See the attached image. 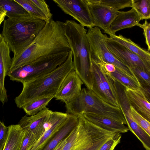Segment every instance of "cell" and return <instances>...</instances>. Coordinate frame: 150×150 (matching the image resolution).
<instances>
[{
  "label": "cell",
  "mask_w": 150,
  "mask_h": 150,
  "mask_svg": "<svg viewBox=\"0 0 150 150\" xmlns=\"http://www.w3.org/2000/svg\"><path fill=\"white\" fill-rule=\"evenodd\" d=\"M77 132L72 150H99L115 133L103 129L78 116Z\"/></svg>",
  "instance_id": "7"
},
{
  "label": "cell",
  "mask_w": 150,
  "mask_h": 150,
  "mask_svg": "<svg viewBox=\"0 0 150 150\" xmlns=\"http://www.w3.org/2000/svg\"><path fill=\"white\" fill-rule=\"evenodd\" d=\"M132 5L141 20L150 18V0H132Z\"/></svg>",
  "instance_id": "26"
},
{
  "label": "cell",
  "mask_w": 150,
  "mask_h": 150,
  "mask_svg": "<svg viewBox=\"0 0 150 150\" xmlns=\"http://www.w3.org/2000/svg\"><path fill=\"white\" fill-rule=\"evenodd\" d=\"M108 73L113 80L118 82L127 88L133 90L139 88L140 85L138 82L129 77L116 67L114 71Z\"/></svg>",
  "instance_id": "25"
},
{
  "label": "cell",
  "mask_w": 150,
  "mask_h": 150,
  "mask_svg": "<svg viewBox=\"0 0 150 150\" xmlns=\"http://www.w3.org/2000/svg\"><path fill=\"white\" fill-rule=\"evenodd\" d=\"M78 121V116L69 114L64 125L41 150H52L62 140L66 137L77 125Z\"/></svg>",
  "instance_id": "20"
},
{
  "label": "cell",
  "mask_w": 150,
  "mask_h": 150,
  "mask_svg": "<svg viewBox=\"0 0 150 150\" xmlns=\"http://www.w3.org/2000/svg\"><path fill=\"white\" fill-rule=\"evenodd\" d=\"M77 128L78 125L67 137V142L62 150H72L77 136Z\"/></svg>",
  "instance_id": "34"
},
{
  "label": "cell",
  "mask_w": 150,
  "mask_h": 150,
  "mask_svg": "<svg viewBox=\"0 0 150 150\" xmlns=\"http://www.w3.org/2000/svg\"><path fill=\"white\" fill-rule=\"evenodd\" d=\"M15 1L20 4L31 16L44 20L46 23L49 21L44 14L34 4L32 0Z\"/></svg>",
  "instance_id": "27"
},
{
  "label": "cell",
  "mask_w": 150,
  "mask_h": 150,
  "mask_svg": "<svg viewBox=\"0 0 150 150\" xmlns=\"http://www.w3.org/2000/svg\"><path fill=\"white\" fill-rule=\"evenodd\" d=\"M54 96L39 98L26 104L22 108L28 116L37 114L46 107Z\"/></svg>",
  "instance_id": "24"
},
{
  "label": "cell",
  "mask_w": 150,
  "mask_h": 150,
  "mask_svg": "<svg viewBox=\"0 0 150 150\" xmlns=\"http://www.w3.org/2000/svg\"><path fill=\"white\" fill-rule=\"evenodd\" d=\"M8 127L2 122H0V150H3L7 139Z\"/></svg>",
  "instance_id": "35"
},
{
  "label": "cell",
  "mask_w": 150,
  "mask_h": 150,
  "mask_svg": "<svg viewBox=\"0 0 150 150\" xmlns=\"http://www.w3.org/2000/svg\"><path fill=\"white\" fill-rule=\"evenodd\" d=\"M46 23L45 21L30 15L4 21L1 34L13 53L12 59L19 56L32 42Z\"/></svg>",
  "instance_id": "3"
},
{
  "label": "cell",
  "mask_w": 150,
  "mask_h": 150,
  "mask_svg": "<svg viewBox=\"0 0 150 150\" xmlns=\"http://www.w3.org/2000/svg\"><path fill=\"white\" fill-rule=\"evenodd\" d=\"M61 9L88 29L95 26L86 0H53Z\"/></svg>",
  "instance_id": "9"
},
{
  "label": "cell",
  "mask_w": 150,
  "mask_h": 150,
  "mask_svg": "<svg viewBox=\"0 0 150 150\" xmlns=\"http://www.w3.org/2000/svg\"><path fill=\"white\" fill-rule=\"evenodd\" d=\"M71 50L64 22L52 18L46 23L32 42L18 57L12 59L9 72L36 60Z\"/></svg>",
  "instance_id": "1"
},
{
  "label": "cell",
  "mask_w": 150,
  "mask_h": 150,
  "mask_svg": "<svg viewBox=\"0 0 150 150\" xmlns=\"http://www.w3.org/2000/svg\"><path fill=\"white\" fill-rule=\"evenodd\" d=\"M46 16L48 21L52 18V14L51 12L48 5L44 0H32Z\"/></svg>",
  "instance_id": "33"
},
{
  "label": "cell",
  "mask_w": 150,
  "mask_h": 150,
  "mask_svg": "<svg viewBox=\"0 0 150 150\" xmlns=\"http://www.w3.org/2000/svg\"><path fill=\"white\" fill-rule=\"evenodd\" d=\"M95 27L109 35V30L118 13L112 8L101 3L100 0H86Z\"/></svg>",
  "instance_id": "11"
},
{
  "label": "cell",
  "mask_w": 150,
  "mask_h": 150,
  "mask_svg": "<svg viewBox=\"0 0 150 150\" xmlns=\"http://www.w3.org/2000/svg\"><path fill=\"white\" fill-rule=\"evenodd\" d=\"M127 95L130 106L141 116L150 122V103L139 88L133 90L126 88Z\"/></svg>",
  "instance_id": "16"
},
{
  "label": "cell",
  "mask_w": 150,
  "mask_h": 150,
  "mask_svg": "<svg viewBox=\"0 0 150 150\" xmlns=\"http://www.w3.org/2000/svg\"><path fill=\"white\" fill-rule=\"evenodd\" d=\"M69 114L52 111L45 124L44 133L30 150H41L65 124Z\"/></svg>",
  "instance_id": "12"
},
{
  "label": "cell",
  "mask_w": 150,
  "mask_h": 150,
  "mask_svg": "<svg viewBox=\"0 0 150 150\" xmlns=\"http://www.w3.org/2000/svg\"><path fill=\"white\" fill-rule=\"evenodd\" d=\"M83 84L77 74L73 69L63 80L54 98L65 104L80 93Z\"/></svg>",
  "instance_id": "13"
},
{
  "label": "cell",
  "mask_w": 150,
  "mask_h": 150,
  "mask_svg": "<svg viewBox=\"0 0 150 150\" xmlns=\"http://www.w3.org/2000/svg\"><path fill=\"white\" fill-rule=\"evenodd\" d=\"M25 132L21 150H30L37 142L35 136L32 133Z\"/></svg>",
  "instance_id": "32"
},
{
  "label": "cell",
  "mask_w": 150,
  "mask_h": 150,
  "mask_svg": "<svg viewBox=\"0 0 150 150\" xmlns=\"http://www.w3.org/2000/svg\"><path fill=\"white\" fill-rule=\"evenodd\" d=\"M121 137L120 133H115L105 143L99 150H114L120 142Z\"/></svg>",
  "instance_id": "31"
},
{
  "label": "cell",
  "mask_w": 150,
  "mask_h": 150,
  "mask_svg": "<svg viewBox=\"0 0 150 150\" xmlns=\"http://www.w3.org/2000/svg\"><path fill=\"white\" fill-rule=\"evenodd\" d=\"M73 54L70 51L66 61L50 73L22 83V91L14 99L17 107L22 108L28 103L35 100L56 95L63 80L74 69Z\"/></svg>",
  "instance_id": "2"
},
{
  "label": "cell",
  "mask_w": 150,
  "mask_h": 150,
  "mask_svg": "<svg viewBox=\"0 0 150 150\" xmlns=\"http://www.w3.org/2000/svg\"><path fill=\"white\" fill-rule=\"evenodd\" d=\"M52 111L46 107L35 115L23 116L18 124L25 131L32 133L37 141L45 131V124Z\"/></svg>",
  "instance_id": "14"
},
{
  "label": "cell",
  "mask_w": 150,
  "mask_h": 150,
  "mask_svg": "<svg viewBox=\"0 0 150 150\" xmlns=\"http://www.w3.org/2000/svg\"><path fill=\"white\" fill-rule=\"evenodd\" d=\"M130 108L132 117L135 121L150 137V122L139 115L132 107L131 106Z\"/></svg>",
  "instance_id": "30"
},
{
  "label": "cell",
  "mask_w": 150,
  "mask_h": 150,
  "mask_svg": "<svg viewBox=\"0 0 150 150\" xmlns=\"http://www.w3.org/2000/svg\"><path fill=\"white\" fill-rule=\"evenodd\" d=\"M27 11L15 0H0V24L8 18L18 17L29 16Z\"/></svg>",
  "instance_id": "18"
},
{
  "label": "cell",
  "mask_w": 150,
  "mask_h": 150,
  "mask_svg": "<svg viewBox=\"0 0 150 150\" xmlns=\"http://www.w3.org/2000/svg\"><path fill=\"white\" fill-rule=\"evenodd\" d=\"M69 52H62L39 59L9 73L10 80L22 83L46 75L55 69L67 59Z\"/></svg>",
  "instance_id": "6"
},
{
  "label": "cell",
  "mask_w": 150,
  "mask_h": 150,
  "mask_svg": "<svg viewBox=\"0 0 150 150\" xmlns=\"http://www.w3.org/2000/svg\"><path fill=\"white\" fill-rule=\"evenodd\" d=\"M67 137L62 140L52 150H62L67 142Z\"/></svg>",
  "instance_id": "38"
},
{
  "label": "cell",
  "mask_w": 150,
  "mask_h": 150,
  "mask_svg": "<svg viewBox=\"0 0 150 150\" xmlns=\"http://www.w3.org/2000/svg\"><path fill=\"white\" fill-rule=\"evenodd\" d=\"M87 36L90 46L91 59L96 62L112 64L128 76L138 82L131 69L109 50L106 43L107 36L102 33L100 28L95 27L88 29Z\"/></svg>",
  "instance_id": "8"
},
{
  "label": "cell",
  "mask_w": 150,
  "mask_h": 150,
  "mask_svg": "<svg viewBox=\"0 0 150 150\" xmlns=\"http://www.w3.org/2000/svg\"><path fill=\"white\" fill-rule=\"evenodd\" d=\"M130 69L140 85H150V71L138 67H133Z\"/></svg>",
  "instance_id": "28"
},
{
  "label": "cell",
  "mask_w": 150,
  "mask_h": 150,
  "mask_svg": "<svg viewBox=\"0 0 150 150\" xmlns=\"http://www.w3.org/2000/svg\"><path fill=\"white\" fill-rule=\"evenodd\" d=\"M110 38L120 44L125 46L140 57L150 63V52L144 49L132 41L121 35H110Z\"/></svg>",
  "instance_id": "23"
},
{
  "label": "cell",
  "mask_w": 150,
  "mask_h": 150,
  "mask_svg": "<svg viewBox=\"0 0 150 150\" xmlns=\"http://www.w3.org/2000/svg\"><path fill=\"white\" fill-rule=\"evenodd\" d=\"M139 89L143 92L147 101L150 103V85H140Z\"/></svg>",
  "instance_id": "37"
},
{
  "label": "cell",
  "mask_w": 150,
  "mask_h": 150,
  "mask_svg": "<svg viewBox=\"0 0 150 150\" xmlns=\"http://www.w3.org/2000/svg\"><path fill=\"white\" fill-rule=\"evenodd\" d=\"M8 127V137L3 150H21L25 131L18 124Z\"/></svg>",
  "instance_id": "21"
},
{
  "label": "cell",
  "mask_w": 150,
  "mask_h": 150,
  "mask_svg": "<svg viewBox=\"0 0 150 150\" xmlns=\"http://www.w3.org/2000/svg\"><path fill=\"white\" fill-rule=\"evenodd\" d=\"M65 107L68 114L78 116L85 112L91 113L127 125L120 108L107 103L87 88H83L79 94L65 103Z\"/></svg>",
  "instance_id": "5"
},
{
  "label": "cell",
  "mask_w": 150,
  "mask_h": 150,
  "mask_svg": "<svg viewBox=\"0 0 150 150\" xmlns=\"http://www.w3.org/2000/svg\"><path fill=\"white\" fill-rule=\"evenodd\" d=\"M66 35L73 52L74 69L87 88H92L91 48L84 27L74 20L64 22Z\"/></svg>",
  "instance_id": "4"
},
{
  "label": "cell",
  "mask_w": 150,
  "mask_h": 150,
  "mask_svg": "<svg viewBox=\"0 0 150 150\" xmlns=\"http://www.w3.org/2000/svg\"><path fill=\"white\" fill-rule=\"evenodd\" d=\"M82 115L93 124L110 132L122 133L129 130L124 124L110 118L89 112L84 113Z\"/></svg>",
  "instance_id": "15"
},
{
  "label": "cell",
  "mask_w": 150,
  "mask_h": 150,
  "mask_svg": "<svg viewBox=\"0 0 150 150\" xmlns=\"http://www.w3.org/2000/svg\"><path fill=\"white\" fill-rule=\"evenodd\" d=\"M137 26L143 30L146 43L148 46V50L150 51V22L149 23L146 20L143 23L141 24L139 23Z\"/></svg>",
  "instance_id": "36"
},
{
  "label": "cell",
  "mask_w": 150,
  "mask_h": 150,
  "mask_svg": "<svg viewBox=\"0 0 150 150\" xmlns=\"http://www.w3.org/2000/svg\"><path fill=\"white\" fill-rule=\"evenodd\" d=\"M102 3L111 7L115 10L132 7V0H100Z\"/></svg>",
  "instance_id": "29"
},
{
  "label": "cell",
  "mask_w": 150,
  "mask_h": 150,
  "mask_svg": "<svg viewBox=\"0 0 150 150\" xmlns=\"http://www.w3.org/2000/svg\"><path fill=\"white\" fill-rule=\"evenodd\" d=\"M106 43L109 50L118 60L130 69L138 67L150 71V63L126 47L112 40L108 36Z\"/></svg>",
  "instance_id": "10"
},
{
  "label": "cell",
  "mask_w": 150,
  "mask_h": 150,
  "mask_svg": "<svg viewBox=\"0 0 150 150\" xmlns=\"http://www.w3.org/2000/svg\"><path fill=\"white\" fill-rule=\"evenodd\" d=\"M140 20L137 13L132 8L127 11H119L111 25L109 35H115L116 33L120 30L137 25Z\"/></svg>",
  "instance_id": "17"
},
{
  "label": "cell",
  "mask_w": 150,
  "mask_h": 150,
  "mask_svg": "<svg viewBox=\"0 0 150 150\" xmlns=\"http://www.w3.org/2000/svg\"><path fill=\"white\" fill-rule=\"evenodd\" d=\"M10 49L1 34L0 35V78L4 80L8 75L12 64Z\"/></svg>",
  "instance_id": "22"
},
{
  "label": "cell",
  "mask_w": 150,
  "mask_h": 150,
  "mask_svg": "<svg viewBox=\"0 0 150 150\" xmlns=\"http://www.w3.org/2000/svg\"><path fill=\"white\" fill-rule=\"evenodd\" d=\"M92 88L91 90L103 100L114 106L120 108L118 101L109 93L94 67L91 64Z\"/></svg>",
  "instance_id": "19"
}]
</instances>
